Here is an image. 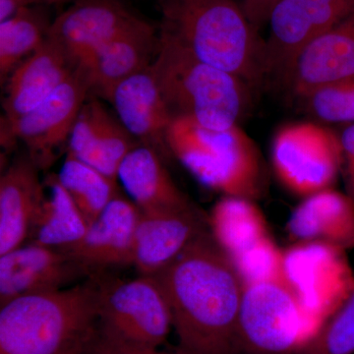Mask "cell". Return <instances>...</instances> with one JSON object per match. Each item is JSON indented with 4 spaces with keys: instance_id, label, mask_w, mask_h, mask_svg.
<instances>
[{
    "instance_id": "d6986e66",
    "label": "cell",
    "mask_w": 354,
    "mask_h": 354,
    "mask_svg": "<svg viewBox=\"0 0 354 354\" xmlns=\"http://www.w3.org/2000/svg\"><path fill=\"white\" fill-rule=\"evenodd\" d=\"M158 32L142 23L104 44L82 66L90 95L108 102L113 88L125 79L153 64L158 50Z\"/></svg>"
},
{
    "instance_id": "d4e9b609",
    "label": "cell",
    "mask_w": 354,
    "mask_h": 354,
    "mask_svg": "<svg viewBox=\"0 0 354 354\" xmlns=\"http://www.w3.org/2000/svg\"><path fill=\"white\" fill-rule=\"evenodd\" d=\"M43 6L27 7L11 19L0 23L1 82L44 44L53 21Z\"/></svg>"
},
{
    "instance_id": "6da1fadb",
    "label": "cell",
    "mask_w": 354,
    "mask_h": 354,
    "mask_svg": "<svg viewBox=\"0 0 354 354\" xmlns=\"http://www.w3.org/2000/svg\"><path fill=\"white\" fill-rule=\"evenodd\" d=\"M187 354H239L243 281L209 228L158 274Z\"/></svg>"
},
{
    "instance_id": "5bb4252c",
    "label": "cell",
    "mask_w": 354,
    "mask_h": 354,
    "mask_svg": "<svg viewBox=\"0 0 354 354\" xmlns=\"http://www.w3.org/2000/svg\"><path fill=\"white\" fill-rule=\"evenodd\" d=\"M354 75V10L300 51L283 83L297 99Z\"/></svg>"
},
{
    "instance_id": "7a4b0ae2",
    "label": "cell",
    "mask_w": 354,
    "mask_h": 354,
    "mask_svg": "<svg viewBox=\"0 0 354 354\" xmlns=\"http://www.w3.org/2000/svg\"><path fill=\"white\" fill-rule=\"evenodd\" d=\"M102 281L15 298L0 309V354H83L99 334Z\"/></svg>"
},
{
    "instance_id": "83f0119b",
    "label": "cell",
    "mask_w": 354,
    "mask_h": 354,
    "mask_svg": "<svg viewBox=\"0 0 354 354\" xmlns=\"http://www.w3.org/2000/svg\"><path fill=\"white\" fill-rule=\"evenodd\" d=\"M354 353V288L298 354Z\"/></svg>"
},
{
    "instance_id": "e0dca14e",
    "label": "cell",
    "mask_w": 354,
    "mask_h": 354,
    "mask_svg": "<svg viewBox=\"0 0 354 354\" xmlns=\"http://www.w3.org/2000/svg\"><path fill=\"white\" fill-rule=\"evenodd\" d=\"M64 48L50 37L7 80L3 120H17L38 108L75 72Z\"/></svg>"
},
{
    "instance_id": "3957f363",
    "label": "cell",
    "mask_w": 354,
    "mask_h": 354,
    "mask_svg": "<svg viewBox=\"0 0 354 354\" xmlns=\"http://www.w3.org/2000/svg\"><path fill=\"white\" fill-rule=\"evenodd\" d=\"M158 31L253 90L265 82V39L236 0H158Z\"/></svg>"
},
{
    "instance_id": "f546056e",
    "label": "cell",
    "mask_w": 354,
    "mask_h": 354,
    "mask_svg": "<svg viewBox=\"0 0 354 354\" xmlns=\"http://www.w3.org/2000/svg\"><path fill=\"white\" fill-rule=\"evenodd\" d=\"M342 150V174L346 193L354 200V123L339 134Z\"/></svg>"
},
{
    "instance_id": "9a60e30c",
    "label": "cell",
    "mask_w": 354,
    "mask_h": 354,
    "mask_svg": "<svg viewBox=\"0 0 354 354\" xmlns=\"http://www.w3.org/2000/svg\"><path fill=\"white\" fill-rule=\"evenodd\" d=\"M139 142L95 97H88L72 130L68 151L74 157L118 179L125 157Z\"/></svg>"
},
{
    "instance_id": "7c38bea8",
    "label": "cell",
    "mask_w": 354,
    "mask_h": 354,
    "mask_svg": "<svg viewBox=\"0 0 354 354\" xmlns=\"http://www.w3.org/2000/svg\"><path fill=\"white\" fill-rule=\"evenodd\" d=\"M90 274L65 251L23 244L0 256V306L25 295L62 290Z\"/></svg>"
},
{
    "instance_id": "ffe728a7",
    "label": "cell",
    "mask_w": 354,
    "mask_h": 354,
    "mask_svg": "<svg viewBox=\"0 0 354 354\" xmlns=\"http://www.w3.org/2000/svg\"><path fill=\"white\" fill-rule=\"evenodd\" d=\"M297 244H321L346 251L354 248V200L335 188L304 198L286 225Z\"/></svg>"
},
{
    "instance_id": "52a82bcc",
    "label": "cell",
    "mask_w": 354,
    "mask_h": 354,
    "mask_svg": "<svg viewBox=\"0 0 354 354\" xmlns=\"http://www.w3.org/2000/svg\"><path fill=\"white\" fill-rule=\"evenodd\" d=\"M271 158L274 176L297 196L334 188L342 171L339 134L313 121L288 123L272 138Z\"/></svg>"
},
{
    "instance_id": "1f68e13d",
    "label": "cell",
    "mask_w": 354,
    "mask_h": 354,
    "mask_svg": "<svg viewBox=\"0 0 354 354\" xmlns=\"http://www.w3.org/2000/svg\"><path fill=\"white\" fill-rule=\"evenodd\" d=\"M29 6H32L27 0H0V23L11 19Z\"/></svg>"
},
{
    "instance_id": "4fadbf2b",
    "label": "cell",
    "mask_w": 354,
    "mask_h": 354,
    "mask_svg": "<svg viewBox=\"0 0 354 354\" xmlns=\"http://www.w3.org/2000/svg\"><path fill=\"white\" fill-rule=\"evenodd\" d=\"M209 228V216L196 206L183 211L141 212L132 264L140 274L153 276Z\"/></svg>"
},
{
    "instance_id": "f1b7e54d",
    "label": "cell",
    "mask_w": 354,
    "mask_h": 354,
    "mask_svg": "<svg viewBox=\"0 0 354 354\" xmlns=\"http://www.w3.org/2000/svg\"><path fill=\"white\" fill-rule=\"evenodd\" d=\"M83 354H187L177 348L176 351H160L158 348L133 346L124 342L113 341L97 334L95 341L91 344Z\"/></svg>"
},
{
    "instance_id": "d6a6232c",
    "label": "cell",
    "mask_w": 354,
    "mask_h": 354,
    "mask_svg": "<svg viewBox=\"0 0 354 354\" xmlns=\"http://www.w3.org/2000/svg\"><path fill=\"white\" fill-rule=\"evenodd\" d=\"M32 6H62V4H71L75 0H27Z\"/></svg>"
},
{
    "instance_id": "30bf717a",
    "label": "cell",
    "mask_w": 354,
    "mask_h": 354,
    "mask_svg": "<svg viewBox=\"0 0 354 354\" xmlns=\"http://www.w3.org/2000/svg\"><path fill=\"white\" fill-rule=\"evenodd\" d=\"M354 10V0H281L265 39L266 76L283 79L300 51Z\"/></svg>"
},
{
    "instance_id": "8992f818",
    "label": "cell",
    "mask_w": 354,
    "mask_h": 354,
    "mask_svg": "<svg viewBox=\"0 0 354 354\" xmlns=\"http://www.w3.org/2000/svg\"><path fill=\"white\" fill-rule=\"evenodd\" d=\"M239 354H298L321 328L286 265L244 279Z\"/></svg>"
},
{
    "instance_id": "603a6c76",
    "label": "cell",
    "mask_w": 354,
    "mask_h": 354,
    "mask_svg": "<svg viewBox=\"0 0 354 354\" xmlns=\"http://www.w3.org/2000/svg\"><path fill=\"white\" fill-rule=\"evenodd\" d=\"M209 232L232 264L274 243L257 202L223 196L209 214Z\"/></svg>"
},
{
    "instance_id": "cb8c5ba5",
    "label": "cell",
    "mask_w": 354,
    "mask_h": 354,
    "mask_svg": "<svg viewBox=\"0 0 354 354\" xmlns=\"http://www.w3.org/2000/svg\"><path fill=\"white\" fill-rule=\"evenodd\" d=\"M43 202L31 230L32 243L66 251L78 244L88 223L57 176L46 179Z\"/></svg>"
},
{
    "instance_id": "277c9868",
    "label": "cell",
    "mask_w": 354,
    "mask_h": 354,
    "mask_svg": "<svg viewBox=\"0 0 354 354\" xmlns=\"http://www.w3.org/2000/svg\"><path fill=\"white\" fill-rule=\"evenodd\" d=\"M151 68L171 118H185L211 129L241 124L253 88L239 77L203 62L169 35L158 32Z\"/></svg>"
},
{
    "instance_id": "ac0fdd59",
    "label": "cell",
    "mask_w": 354,
    "mask_h": 354,
    "mask_svg": "<svg viewBox=\"0 0 354 354\" xmlns=\"http://www.w3.org/2000/svg\"><path fill=\"white\" fill-rule=\"evenodd\" d=\"M140 215L135 203L120 193L88 225L81 241L65 252L91 272L109 266L132 264Z\"/></svg>"
},
{
    "instance_id": "5b68a950",
    "label": "cell",
    "mask_w": 354,
    "mask_h": 354,
    "mask_svg": "<svg viewBox=\"0 0 354 354\" xmlns=\"http://www.w3.org/2000/svg\"><path fill=\"white\" fill-rule=\"evenodd\" d=\"M167 145L171 157L209 189L255 202L265 196L264 158L239 125L216 130L188 118H172Z\"/></svg>"
},
{
    "instance_id": "ba28073f",
    "label": "cell",
    "mask_w": 354,
    "mask_h": 354,
    "mask_svg": "<svg viewBox=\"0 0 354 354\" xmlns=\"http://www.w3.org/2000/svg\"><path fill=\"white\" fill-rule=\"evenodd\" d=\"M174 328L171 309L153 276L102 283L99 334L113 341L158 348Z\"/></svg>"
},
{
    "instance_id": "2e32d148",
    "label": "cell",
    "mask_w": 354,
    "mask_h": 354,
    "mask_svg": "<svg viewBox=\"0 0 354 354\" xmlns=\"http://www.w3.org/2000/svg\"><path fill=\"white\" fill-rule=\"evenodd\" d=\"M151 66L118 84L108 102L113 104L116 116L127 131L165 160L171 157L167 145V132L172 118Z\"/></svg>"
},
{
    "instance_id": "9c48e42d",
    "label": "cell",
    "mask_w": 354,
    "mask_h": 354,
    "mask_svg": "<svg viewBox=\"0 0 354 354\" xmlns=\"http://www.w3.org/2000/svg\"><path fill=\"white\" fill-rule=\"evenodd\" d=\"M88 97L87 79L82 70L77 68L38 108L15 120L2 118V145L22 142L38 169L50 167L59 150L69 143L77 118Z\"/></svg>"
},
{
    "instance_id": "8fae6325",
    "label": "cell",
    "mask_w": 354,
    "mask_h": 354,
    "mask_svg": "<svg viewBox=\"0 0 354 354\" xmlns=\"http://www.w3.org/2000/svg\"><path fill=\"white\" fill-rule=\"evenodd\" d=\"M144 22L122 0H75L53 21L48 36L77 68L104 44Z\"/></svg>"
},
{
    "instance_id": "4dcf8cb0",
    "label": "cell",
    "mask_w": 354,
    "mask_h": 354,
    "mask_svg": "<svg viewBox=\"0 0 354 354\" xmlns=\"http://www.w3.org/2000/svg\"><path fill=\"white\" fill-rule=\"evenodd\" d=\"M281 0H241L242 11L259 31L265 24H269L272 12Z\"/></svg>"
},
{
    "instance_id": "4316f807",
    "label": "cell",
    "mask_w": 354,
    "mask_h": 354,
    "mask_svg": "<svg viewBox=\"0 0 354 354\" xmlns=\"http://www.w3.org/2000/svg\"><path fill=\"white\" fill-rule=\"evenodd\" d=\"M307 113L325 123H354V75L326 84L304 97Z\"/></svg>"
},
{
    "instance_id": "484cf974",
    "label": "cell",
    "mask_w": 354,
    "mask_h": 354,
    "mask_svg": "<svg viewBox=\"0 0 354 354\" xmlns=\"http://www.w3.org/2000/svg\"><path fill=\"white\" fill-rule=\"evenodd\" d=\"M57 178L85 216L88 225L120 193L116 179L106 176L68 152Z\"/></svg>"
},
{
    "instance_id": "44dd1931",
    "label": "cell",
    "mask_w": 354,
    "mask_h": 354,
    "mask_svg": "<svg viewBox=\"0 0 354 354\" xmlns=\"http://www.w3.org/2000/svg\"><path fill=\"white\" fill-rule=\"evenodd\" d=\"M44 196L38 167L19 158L0 178V256L25 244Z\"/></svg>"
},
{
    "instance_id": "7402d4cb",
    "label": "cell",
    "mask_w": 354,
    "mask_h": 354,
    "mask_svg": "<svg viewBox=\"0 0 354 354\" xmlns=\"http://www.w3.org/2000/svg\"><path fill=\"white\" fill-rule=\"evenodd\" d=\"M150 147H135L118 169V179L128 196L144 213L183 211L195 206L177 187L164 164Z\"/></svg>"
}]
</instances>
